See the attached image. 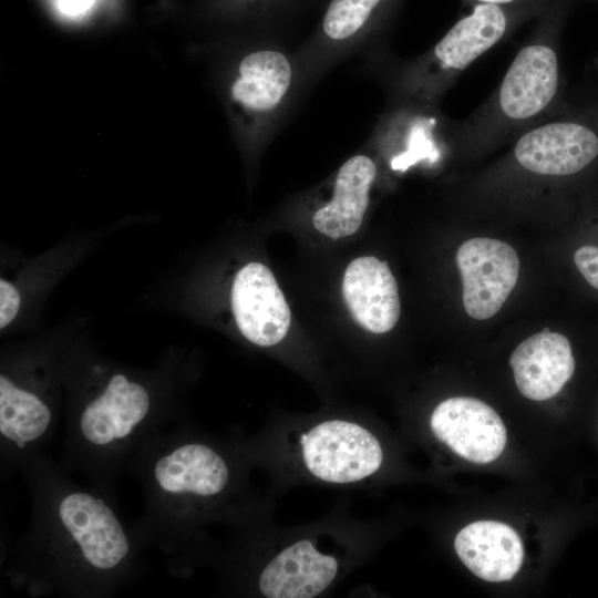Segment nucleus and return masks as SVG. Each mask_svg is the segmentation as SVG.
<instances>
[{"mask_svg":"<svg viewBox=\"0 0 598 598\" xmlns=\"http://www.w3.org/2000/svg\"><path fill=\"white\" fill-rule=\"evenodd\" d=\"M571 2H550L536 37L517 52L494 94L462 125L457 140L477 144L506 140L556 102L560 91L557 34Z\"/></svg>","mask_w":598,"mask_h":598,"instance_id":"obj_1","label":"nucleus"},{"mask_svg":"<svg viewBox=\"0 0 598 598\" xmlns=\"http://www.w3.org/2000/svg\"><path fill=\"white\" fill-rule=\"evenodd\" d=\"M307 468L330 483H351L377 472L382 463L378 440L364 427L340 420L320 423L301 436Z\"/></svg>","mask_w":598,"mask_h":598,"instance_id":"obj_2","label":"nucleus"},{"mask_svg":"<svg viewBox=\"0 0 598 598\" xmlns=\"http://www.w3.org/2000/svg\"><path fill=\"white\" fill-rule=\"evenodd\" d=\"M456 264L466 313L476 320L495 316L518 279L519 258L515 249L498 239L475 237L460 246Z\"/></svg>","mask_w":598,"mask_h":598,"instance_id":"obj_3","label":"nucleus"},{"mask_svg":"<svg viewBox=\"0 0 598 598\" xmlns=\"http://www.w3.org/2000/svg\"><path fill=\"white\" fill-rule=\"evenodd\" d=\"M430 425L440 441L472 463L495 461L507 441L501 416L488 404L474 398L444 400L433 411Z\"/></svg>","mask_w":598,"mask_h":598,"instance_id":"obj_4","label":"nucleus"},{"mask_svg":"<svg viewBox=\"0 0 598 598\" xmlns=\"http://www.w3.org/2000/svg\"><path fill=\"white\" fill-rule=\"evenodd\" d=\"M231 308L241 334L257 346H274L289 330V306L275 276L260 262H249L237 272Z\"/></svg>","mask_w":598,"mask_h":598,"instance_id":"obj_5","label":"nucleus"},{"mask_svg":"<svg viewBox=\"0 0 598 598\" xmlns=\"http://www.w3.org/2000/svg\"><path fill=\"white\" fill-rule=\"evenodd\" d=\"M62 525L97 569L115 567L128 553V542L111 508L100 498L78 492L59 506Z\"/></svg>","mask_w":598,"mask_h":598,"instance_id":"obj_6","label":"nucleus"},{"mask_svg":"<svg viewBox=\"0 0 598 598\" xmlns=\"http://www.w3.org/2000/svg\"><path fill=\"white\" fill-rule=\"evenodd\" d=\"M509 364L519 393L533 401L555 396L575 372L568 339L548 328L520 342L511 354Z\"/></svg>","mask_w":598,"mask_h":598,"instance_id":"obj_7","label":"nucleus"},{"mask_svg":"<svg viewBox=\"0 0 598 598\" xmlns=\"http://www.w3.org/2000/svg\"><path fill=\"white\" fill-rule=\"evenodd\" d=\"M344 301L355 321L368 331H390L400 317L398 283L388 264L373 256L359 257L346 269Z\"/></svg>","mask_w":598,"mask_h":598,"instance_id":"obj_8","label":"nucleus"},{"mask_svg":"<svg viewBox=\"0 0 598 598\" xmlns=\"http://www.w3.org/2000/svg\"><path fill=\"white\" fill-rule=\"evenodd\" d=\"M462 563L489 582L511 580L519 570L524 548L518 534L507 524L478 520L463 527L454 539Z\"/></svg>","mask_w":598,"mask_h":598,"instance_id":"obj_9","label":"nucleus"},{"mask_svg":"<svg viewBox=\"0 0 598 598\" xmlns=\"http://www.w3.org/2000/svg\"><path fill=\"white\" fill-rule=\"evenodd\" d=\"M337 569L334 557L319 553L310 540H299L267 565L259 589L268 598H312L331 584Z\"/></svg>","mask_w":598,"mask_h":598,"instance_id":"obj_10","label":"nucleus"},{"mask_svg":"<svg viewBox=\"0 0 598 598\" xmlns=\"http://www.w3.org/2000/svg\"><path fill=\"white\" fill-rule=\"evenodd\" d=\"M150 396L144 386L115 374L104 392L83 411L80 429L95 445L124 439L146 416Z\"/></svg>","mask_w":598,"mask_h":598,"instance_id":"obj_11","label":"nucleus"},{"mask_svg":"<svg viewBox=\"0 0 598 598\" xmlns=\"http://www.w3.org/2000/svg\"><path fill=\"white\" fill-rule=\"evenodd\" d=\"M377 168L371 158L355 155L339 169L332 199L313 216L315 228L332 238L353 235L361 226Z\"/></svg>","mask_w":598,"mask_h":598,"instance_id":"obj_12","label":"nucleus"},{"mask_svg":"<svg viewBox=\"0 0 598 598\" xmlns=\"http://www.w3.org/2000/svg\"><path fill=\"white\" fill-rule=\"evenodd\" d=\"M159 487L167 493L218 494L228 480L224 460L203 444H186L161 457L154 468Z\"/></svg>","mask_w":598,"mask_h":598,"instance_id":"obj_13","label":"nucleus"},{"mask_svg":"<svg viewBox=\"0 0 598 598\" xmlns=\"http://www.w3.org/2000/svg\"><path fill=\"white\" fill-rule=\"evenodd\" d=\"M238 72L239 76L231 86L233 97L255 111L274 109L286 94L291 80L287 58L271 50L246 55Z\"/></svg>","mask_w":598,"mask_h":598,"instance_id":"obj_14","label":"nucleus"},{"mask_svg":"<svg viewBox=\"0 0 598 598\" xmlns=\"http://www.w3.org/2000/svg\"><path fill=\"white\" fill-rule=\"evenodd\" d=\"M49 408L35 394L0 377V432L22 447L40 437L49 426Z\"/></svg>","mask_w":598,"mask_h":598,"instance_id":"obj_15","label":"nucleus"},{"mask_svg":"<svg viewBox=\"0 0 598 598\" xmlns=\"http://www.w3.org/2000/svg\"><path fill=\"white\" fill-rule=\"evenodd\" d=\"M381 0H332L323 19V30L333 40L354 34Z\"/></svg>","mask_w":598,"mask_h":598,"instance_id":"obj_16","label":"nucleus"},{"mask_svg":"<svg viewBox=\"0 0 598 598\" xmlns=\"http://www.w3.org/2000/svg\"><path fill=\"white\" fill-rule=\"evenodd\" d=\"M574 261L586 281L598 289V247L586 245L578 248Z\"/></svg>","mask_w":598,"mask_h":598,"instance_id":"obj_17","label":"nucleus"},{"mask_svg":"<svg viewBox=\"0 0 598 598\" xmlns=\"http://www.w3.org/2000/svg\"><path fill=\"white\" fill-rule=\"evenodd\" d=\"M20 293L8 280H0V328H6L17 316L20 308Z\"/></svg>","mask_w":598,"mask_h":598,"instance_id":"obj_18","label":"nucleus"},{"mask_svg":"<svg viewBox=\"0 0 598 598\" xmlns=\"http://www.w3.org/2000/svg\"><path fill=\"white\" fill-rule=\"evenodd\" d=\"M95 0H55L56 8L61 14L75 18L85 13Z\"/></svg>","mask_w":598,"mask_h":598,"instance_id":"obj_19","label":"nucleus"},{"mask_svg":"<svg viewBox=\"0 0 598 598\" xmlns=\"http://www.w3.org/2000/svg\"><path fill=\"white\" fill-rule=\"evenodd\" d=\"M553 0H463L471 7L475 4H495L509 7H537L547 8Z\"/></svg>","mask_w":598,"mask_h":598,"instance_id":"obj_20","label":"nucleus"}]
</instances>
